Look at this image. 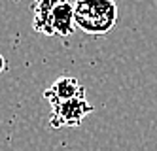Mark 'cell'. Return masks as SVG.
Here are the masks:
<instances>
[{
	"instance_id": "obj_2",
	"label": "cell",
	"mask_w": 157,
	"mask_h": 151,
	"mask_svg": "<svg viewBox=\"0 0 157 151\" xmlns=\"http://www.w3.org/2000/svg\"><path fill=\"white\" fill-rule=\"evenodd\" d=\"M95 108L87 102L85 92L78 95L70 100H64L51 106L49 113V126L51 129H64V126H80L82 121L89 113H93Z\"/></svg>"
},
{
	"instance_id": "obj_3",
	"label": "cell",
	"mask_w": 157,
	"mask_h": 151,
	"mask_svg": "<svg viewBox=\"0 0 157 151\" xmlns=\"http://www.w3.org/2000/svg\"><path fill=\"white\" fill-rule=\"evenodd\" d=\"M82 92H85V89L82 87V83L74 76H61L42 92V96L49 106H55L59 102L70 100L78 95H82Z\"/></svg>"
},
{
	"instance_id": "obj_7",
	"label": "cell",
	"mask_w": 157,
	"mask_h": 151,
	"mask_svg": "<svg viewBox=\"0 0 157 151\" xmlns=\"http://www.w3.org/2000/svg\"><path fill=\"white\" fill-rule=\"evenodd\" d=\"M0 76H2V72H0Z\"/></svg>"
},
{
	"instance_id": "obj_4",
	"label": "cell",
	"mask_w": 157,
	"mask_h": 151,
	"mask_svg": "<svg viewBox=\"0 0 157 151\" xmlns=\"http://www.w3.org/2000/svg\"><path fill=\"white\" fill-rule=\"evenodd\" d=\"M51 27H53V36L68 38L70 34H74L76 21H74V2L72 0H55Z\"/></svg>"
},
{
	"instance_id": "obj_6",
	"label": "cell",
	"mask_w": 157,
	"mask_h": 151,
	"mask_svg": "<svg viewBox=\"0 0 157 151\" xmlns=\"http://www.w3.org/2000/svg\"><path fill=\"white\" fill-rule=\"evenodd\" d=\"M6 70H8V62L4 59V55L0 53V72H6Z\"/></svg>"
},
{
	"instance_id": "obj_1",
	"label": "cell",
	"mask_w": 157,
	"mask_h": 151,
	"mask_svg": "<svg viewBox=\"0 0 157 151\" xmlns=\"http://www.w3.org/2000/svg\"><path fill=\"white\" fill-rule=\"evenodd\" d=\"M119 9L116 0H74L76 27L91 36H104L117 23Z\"/></svg>"
},
{
	"instance_id": "obj_5",
	"label": "cell",
	"mask_w": 157,
	"mask_h": 151,
	"mask_svg": "<svg viewBox=\"0 0 157 151\" xmlns=\"http://www.w3.org/2000/svg\"><path fill=\"white\" fill-rule=\"evenodd\" d=\"M55 0H34L32 2V28L44 36H53L51 15Z\"/></svg>"
}]
</instances>
